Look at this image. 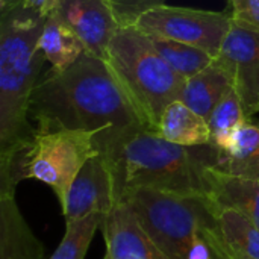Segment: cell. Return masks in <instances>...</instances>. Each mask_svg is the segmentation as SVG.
<instances>
[{
    "instance_id": "obj_1",
    "label": "cell",
    "mask_w": 259,
    "mask_h": 259,
    "mask_svg": "<svg viewBox=\"0 0 259 259\" xmlns=\"http://www.w3.org/2000/svg\"><path fill=\"white\" fill-rule=\"evenodd\" d=\"M29 114L39 129L117 135L146 127L108 62L87 52L67 70H50L35 88Z\"/></svg>"
},
{
    "instance_id": "obj_2",
    "label": "cell",
    "mask_w": 259,
    "mask_h": 259,
    "mask_svg": "<svg viewBox=\"0 0 259 259\" xmlns=\"http://www.w3.org/2000/svg\"><path fill=\"white\" fill-rule=\"evenodd\" d=\"M115 185V199L132 190H156L208 197L206 171L217 164L211 144L187 147L146 127L117 135H96Z\"/></svg>"
},
{
    "instance_id": "obj_3",
    "label": "cell",
    "mask_w": 259,
    "mask_h": 259,
    "mask_svg": "<svg viewBox=\"0 0 259 259\" xmlns=\"http://www.w3.org/2000/svg\"><path fill=\"white\" fill-rule=\"evenodd\" d=\"M46 18L21 5L0 14V168L14 161L33 132L27 114L46 61L39 50Z\"/></svg>"
},
{
    "instance_id": "obj_4",
    "label": "cell",
    "mask_w": 259,
    "mask_h": 259,
    "mask_svg": "<svg viewBox=\"0 0 259 259\" xmlns=\"http://www.w3.org/2000/svg\"><path fill=\"white\" fill-rule=\"evenodd\" d=\"M106 62L146 127L158 132L164 109L181 100L185 79L167 64L150 36L135 24L120 26L109 44Z\"/></svg>"
},
{
    "instance_id": "obj_5",
    "label": "cell",
    "mask_w": 259,
    "mask_h": 259,
    "mask_svg": "<svg viewBox=\"0 0 259 259\" xmlns=\"http://www.w3.org/2000/svg\"><path fill=\"white\" fill-rule=\"evenodd\" d=\"M96 132L35 127L14 161L0 168V194H14L23 179L47 184L59 203L85 162L99 155Z\"/></svg>"
},
{
    "instance_id": "obj_6",
    "label": "cell",
    "mask_w": 259,
    "mask_h": 259,
    "mask_svg": "<svg viewBox=\"0 0 259 259\" xmlns=\"http://www.w3.org/2000/svg\"><path fill=\"white\" fill-rule=\"evenodd\" d=\"M117 202H126L153 244L168 259H187L191 246L215 217L208 197L182 196L156 190H132Z\"/></svg>"
},
{
    "instance_id": "obj_7",
    "label": "cell",
    "mask_w": 259,
    "mask_h": 259,
    "mask_svg": "<svg viewBox=\"0 0 259 259\" xmlns=\"http://www.w3.org/2000/svg\"><path fill=\"white\" fill-rule=\"evenodd\" d=\"M134 24L149 36L191 44L217 58L232 27V18L223 12L159 5L141 14Z\"/></svg>"
},
{
    "instance_id": "obj_8",
    "label": "cell",
    "mask_w": 259,
    "mask_h": 259,
    "mask_svg": "<svg viewBox=\"0 0 259 259\" xmlns=\"http://www.w3.org/2000/svg\"><path fill=\"white\" fill-rule=\"evenodd\" d=\"M215 59L231 74L246 117L252 121L259 114V30L232 21V27Z\"/></svg>"
},
{
    "instance_id": "obj_9",
    "label": "cell",
    "mask_w": 259,
    "mask_h": 259,
    "mask_svg": "<svg viewBox=\"0 0 259 259\" xmlns=\"http://www.w3.org/2000/svg\"><path fill=\"white\" fill-rule=\"evenodd\" d=\"M115 203L114 176L106 158L99 153L80 168L61 208L65 222H73L91 214L106 215Z\"/></svg>"
},
{
    "instance_id": "obj_10",
    "label": "cell",
    "mask_w": 259,
    "mask_h": 259,
    "mask_svg": "<svg viewBox=\"0 0 259 259\" xmlns=\"http://www.w3.org/2000/svg\"><path fill=\"white\" fill-rule=\"evenodd\" d=\"M58 12L80 38L85 52L106 61L109 44L120 29L111 0H62Z\"/></svg>"
},
{
    "instance_id": "obj_11",
    "label": "cell",
    "mask_w": 259,
    "mask_h": 259,
    "mask_svg": "<svg viewBox=\"0 0 259 259\" xmlns=\"http://www.w3.org/2000/svg\"><path fill=\"white\" fill-rule=\"evenodd\" d=\"M108 259H168L147 237L126 202H117L102 226Z\"/></svg>"
},
{
    "instance_id": "obj_12",
    "label": "cell",
    "mask_w": 259,
    "mask_h": 259,
    "mask_svg": "<svg viewBox=\"0 0 259 259\" xmlns=\"http://www.w3.org/2000/svg\"><path fill=\"white\" fill-rule=\"evenodd\" d=\"M208 202L211 211L234 209L259 228V179L225 173L214 167L206 171Z\"/></svg>"
},
{
    "instance_id": "obj_13",
    "label": "cell",
    "mask_w": 259,
    "mask_h": 259,
    "mask_svg": "<svg viewBox=\"0 0 259 259\" xmlns=\"http://www.w3.org/2000/svg\"><path fill=\"white\" fill-rule=\"evenodd\" d=\"M44 247L24 222L14 194H0V259H42Z\"/></svg>"
},
{
    "instance_id": "obj_14",
    "label": "cell",
    "mask_w": 259,
    "mask_h": 259,
    "mask_svg": "<svg viewBox=\"0 0 259 259\" xmlns=\"http://www.w3.org/2000/svg\"><path fill=\"white\" fill-rule=\"evenodd\" d=\"M232 87L231 74L217 59H214L206 68L185 80L181 100L208 120L214 108Z\"/></svg>"
},
{
    "instance_id": "obj_15",
    "label": "cell",
    "mask_w": 259,
    "mask_h": 259,
    "mask_svg": "<svg viewBox=\"0 0 259 259\" xmlns=\"http://www.w3.org/2000/svg\"><path fill=\"white\" fill-rule=\"evenodd\" d=\"M158 134L170 143L196 147L211 144L208 120L188 108L182 100L171 102L162 112Z\"/></svg>"
},
{
    "instance_id": "obj_16",
    "label": "cell",
    "mask_w": 259,
    "mask_h": 259,
    "mask_svg": "<svg viewBox=\"0 0 259 259\" xmlns=\"http://www.w3.org/2000/svg\"><path fill=\"white\" fill-rule=\"evenodd\" d=\"M39 50L50 62L52 71L58 73L71 67L85 53V46L56 9L46 18L39 36Z\"/></svg>"
},
{
    "instance_id": "obj_17",
    "label": "cell",
    "mask_w": 259,
    "mask_h": 259,
    "mask_svg": "<svg viewBox=\"0 0 259 259\" xmlns=\"http://www.w3.org/2000/svg\"><path fill=\"white\" fill-rule=\"evenodd\" d=\"M217 170L259 179V123L246 121L225 150H217Z\"/></svg>"
},
{
    "instance_id": "obj_18",
    "label": "cell",
    "mask_w": 259,
    "mask_h": 259,
    "mask_svg": "<svg viewBox=\"0 0 259 259\" xmlns=\"http://www.w3.org/2000/svg\"><path fill=\"white\" fill-rule=\"evenodd\" d=\"M217 231L222 240L237 252L259 259V228L246 215L234 209H215Z\"/></svg>"
},
{
    "instance_id": "obj_19",
    "label": "cell",
    "mask_w": 259,
    "mask_h": 259,
    "mask_svg": "<svg viewBox=\"0 0 259 259\" xmlns=\"http://www.w3.org/2000/svg\"><path fill=\"white\" fill-rule=\"evenodd\" d=\"M249 121L243 108V103L232 87L225 97L219 102L208 118V124L211 129V146L217 150H225L234 134Z\"/></svg>"
},
{
    "instance_id": "obj_20",
    "label": "cell",
    "mask_w": 259,
    "mask_h": 259,
    "mask_svg": "<svg viewBox=\"0 0 259 259\" xmlns=\"http://www.w3.org/2000/svg\"><path fill=\"white\" fill-rule=\"evenodd\" d=\"M150 39L158 53L185 80L206 68L215 59L206 50L191 44L158 36H150Z\"/></svg>"
},
{
    "instance_id": "obj_21",
    "label": "cell",
    "mask_w": 259,
    "mask_h": 259,
    "mask_svg": "<svg viewBox=\"0 0 259 259\" xmlns=\"http://www.w3.org/2000/svg\"><path fill=\"white\" fill-rule=\"evenodd\" d=\"M105 215L91 214L73 222H65V235L49 259H83L97 229H100Z\"/></svg>"
},
{
    "instance_id": "obj_22",
    "label": "cell",
    "mask_w": 259,
    "mask_h": 259,
    "mask_svg": "<svg viewBox=\"0 0 259 259\" xmlns=\"http://www.w3.org/2000/svg\"><path fill=\"white\" fill-rule=\"evenodd\" d=\"M167 0H111L114 12L120 26H129L137 21V18L146 11L165 5Z\"/></svg>"
},
{
    "instance_id": "obj_23",
    "label": "cell",
    "mask_w": 259,
    "mask_h": 259,
    "mask_svg": "<svg viewBox=\"0 0 259 259\" xmlns=\"http://www.w3.org/2000/svg\"><path fill=\"white\" fill-rule=\"evenodd\" d=\"M232 6V21L237 24L259 30V0H229Z\"/></svg>"
},
{
    "instance_id": "obj_24",
    "label": "cell",
    "mask_w": 259,
    "mask_h": 259,
    "mask_svg": "<svg viewBox=\"0 0 259 259\" xmlns=\"http://www.w3.org/2000/svg\"><path fill=\"white\" fill-rule=\"evenodd\" d=\"M203 238L206 240V243L209 244L211 247V252H212V256L215 259H255L241 253V252H237L234 250L232 247H229L220 237L219 231H217V223L211 228H206L203 232H202Z\"/></svg>"
},
{
    "instance_id": "obj_25",
    "label": "cell",
    "mask_w": 259,
    "mask_h": 259,
    "mask_svg": "<svg viewBox=\"0 0 259 259\" xmlns=\"http://www.w3.org/2000/svg\"><path fill=\"white\" fill-rule=\"evenodd\" d=\"M61 2L62 0H23L21 6L29 11H33L42 17H47L49 14H52L53 11H56L59 8Z\"/></svg>"
},
{
    "instance_id": "obj_26",
    "label": "cell",
    "mask_w": 259,
    "mask_h": 259,
    "mask_svg": "<svg viewBox=\"0 0 259 259\" xmlns=\"http://www.w3.org/2000/svg\"><path fill=\"white\" fill-rule=\"evenodd\" d=\"M212 252L209 244L206 243V240L203 238V235H199L197 240L194 241V244L191 246V250L188 253L187 259H212Z\"/></svg>"
},
{
    "instance_id": "obj_27",
    "label": "cell",
    "mask_w": 259,
    "mask_h": 259,
    "mask_svg": "<svg viewBox=\"0 0 259 259\" xmlns=\"http://www.w3.org/2000/svg\"><path fill=\"white\" fill-rule=\"evenodd\" d=\"M21 2L23 0H0V14L12 9V8L18 6V5H21Z\"/></svg>"
},
{
    "instance_id": "obj_28",
    "label": "cell",
    "mask_w": 259,
    "mask_h": 259,
    "mask_svg": "<svg viewBox=\"0 0 259 259\" xmlns=\"http://www.w3.org/2000/svg\"><path fill=\"white\" fill-rule=\"evenodd\" d=\"M103 259H108V256H106V255H105V258H103Z\"/></svg>"
}]
</instances>
